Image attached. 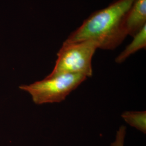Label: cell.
Masks as SVG:
<instances>
[{
  "label": "cell",
  "mask_w": 146,
  "mask_h": 146,
  "mask_svg": "<svg viewBox=\"0 0 146 146\" xmlns=\"http://www.w3.org/2000/svg\"><path fill=\"white\" fill-rule=\"evenodd\" d=\"M134 1L116 0L107 7L94 12L64 42L92 41L100 49H115L128 35L125 17Z\"/></svg>",
  "instance_id": "1"
},
{
  "label": "cell",
  "mask_w": 146,
  "mask_h": 146,
  "mask_svg": "<svg viewBox=\"0 0 146 146\" xmlns=\"http://www.w3.org/2000/svg\"><path fill=\"white\" fill-rule=\"evenodd\" d=\"M87 78L78 74L48 75L42 80L22 85L20 88L30 94L35 104L58 103L66 99Z\"/></svg>",
  "instance_id": "2"
},
{
  "label": "cell",
  "mask_w": 146,
  "mask_h": 146,
  "mask_svg": "<svg viewBox=\"0 0 146 146\" xmlns=\"http://www.w3.org/2000/svg\"><path fill=\"white\" fill-rule=\"evenodd\" d=\"M97 45L92 41L64 43L57 54L58 58L49 75L78 74L87 78L93 75L92 58Z\"/></svg>",
  "instance_id": "3"
},
{
  "label": "cell",
  "mask_w": 146,
  "mask_h": 146,
  "mask_svg": "<svg viewBox=\"0 0 146 146\" xmlns=\"http://www.w3.org/2000/svg\"><path fill=\"white\" fill-rule=\"evenodd\" d=\"M146 0H134L125 17V26L128 35L131 36L146 26Z\"/></svg>",
  "instance_id": "4"
},
{
  "label": "cell",
  "mask_w": 146,
  "mask_h": 146,
  "mask_svg": "<svg viewBox=\"0 0 146 146\" xmlns=\"http://www.w3.org/2000/svg\"><path fill=\"white\" fill-rule=\"evenodd\" d=\"M129 44L125 50L120 53L115 59V62L121 63L125 61L131 55L135 53L142 49H145L146 47V26L144 27L140 31L138 32Z\"/></svg>",
  "instance_id": "5"
},
{
  "label": "cell",
  "mask_w": 146,
  "mask_h": 146,
  "mask_svg": "<svg viewBox=\"0 0 146 146\" xmlns=\"http://www.w3.org/2000/svg\"><path fill=\"white\" fill-rule=\"evenodd\" d=\"M121 116L129 125L146 134V111H126L122 114Z\"/></svg>",
  "instance_id": "6"
},
{
  "label": "cell",
  "mask_w": 146,
  "mask_h": 146,
  "mask_svg": "<svg viewBox=\"0 0 146 146\" xmlns=\"http://www.w3.org/2000/svg\"><path fill=\"white\" fill-rule=\"evenodd\" d=\"M126 134V127L121 125L116 131L115 141L111 143L110 146H124Z\"/></svg>",
  "instance_id": "7"
}]
</instances>
